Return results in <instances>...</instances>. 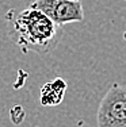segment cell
<instances>
[{
  "mask_svg": "<svg viewBox=\"0 0 126 127\" xmlns=\"http://www.w3.org/2000/svg\"><path fill=\"white\" fill-rule=\"evenodd\" d=\"M8 35L23 53H37L46 56L56 49L61 41V26L56 25L42 11L29 5L15 14H7Z\"/></svg>",
  "mask_w": 126,
  "mask_h": 127,
  "instance_id": "6da1fadb",
  "label": "cell"
},
{
  "mask_svg": "<svg viewBox=\"0 0 126 127\" xmlns=\"http://www.w3.org/2000/svg\"><path fill=\"white\" fill-rule=\"evenodd\" d=\"M98 127H126V89L113 85L100 100L96 114Z\"/></svg>",
  "mask_w": 126,
  "mask_h": 127,
  "instance_id": "7a4b0ae2",
  "label": "cell"
},
{
  "mask_svg": "<svg viewBox=\"0 0 126 127\" xmlns=\"http://www.w3.org/2000/svg\"><path fill=\"white\" fill-rule=\"evenodd\" d=\"M30 5L42 11L58 26L82 22L84 19L80 0H35Z\"/></svg>",
  "mask_w": 126,
  "mask_h": 127,
  "instance_id": "3957f363",
  "label": "cell"
},
{
  "mask_svg": "<svg viewBox=\"0 0 126 127\" xmlns=\"http://www.w3.org/2000/svg\"><path fill=\"white\" fill-rule=\"evenodd\" d=\"M65 92H67V83L61 77H56L54 80L46 83L41 88V104L46 107H54V105L61 104V101L64 100Z\"/></svg>",
  "mask_w": 126,
  "mask_h": 127,
  "instance_id": "277c9868",
  "label": "cell"
}]
</instances>
